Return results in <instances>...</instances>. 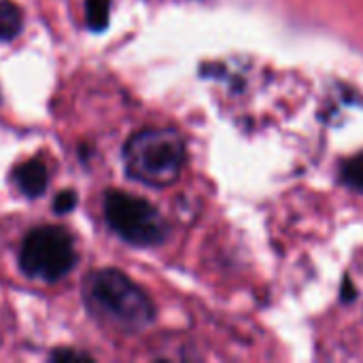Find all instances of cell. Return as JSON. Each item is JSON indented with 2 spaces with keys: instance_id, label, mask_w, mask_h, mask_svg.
I'll return each instance as SVG.
<instances>
[{
  "instance_id": "52a82bcc",
  "label": "cell",
  "mask_w": 363,
  "mask_h": 363,
  "mask_svg": "<svg viewBox=\"0 0 363 363\" xmlns=\"http://www.w3.org/2000/svg\"><path fill=\"white\" fill-rule=\"evenodd\" d=\"M85 17L89 30L94 32L106 30L111 17V0H85Z\"/></svg>"
},
{
  "instance_id": "ba28073f",
  "label": "cell",
  "mask_w": 363,
  "mask_h": 363,
  "mask_svg": "<svg viewBox=\"0 0 363 363\" xmlns=\"http://www.w3.org/2000/svg\"><path fill=\"white\" fill-rule=\"evenodd\" d=\"M342 177H345V181H347L351 187L363 191V153L362 155H357L355 160H351V162L345 166Z\"/></svg>"
},
{
  "instance_id": "5b68a950",
  "label": "cell",
  "mask_w": 363,
  "mask_h": 363,
  "mask_svg": "<svg viewBox=\"0 0 363 363\" xmlns=\"http://www.w3.org/2000/svg\"><path fill=\"white\" fill-rule=\"evenodd\" d=\"M15 183L26 194L28 198H38L45 194L47 183H49V172L47 166L40 160H28L17 166L15 170Z\"/></svg>"
},
{
  "instance_id": "9c48e42d",
  "label": "cell",
  "mask_w": 363,
  "mask_h": 363,
  "mask_svg": "<svg viewBox=\"0 0 363 363\" xmlns=\"http://www.w3.org/2000/svg\"><path fill=\"white\" fill-rule=\"evenodd\" d=\"M77 202H79V200H77V194H74L72 189H66V191H60V194H57V198L53 200V208H55V213L66 215V213L74 211Z\"/></svg>"
},
{
  "instance_id": "30bf717a",
  "label": "cell",
  "mask_w": 363,
  "mask_h": 363,
  "mask_svg": "<svg viewBox=\"0 0 363 363\" xmlns=\"http://www.w3.org/2000/svg\"><path fill=\"white\" fill-rule=\"evenodd\" d=\"M51 359H55V362H68V359H79V362H83V359H89L85 353H79V351H68V349H62V351H55V353H51Z\"/></svg>"
},
{
  "instance_id": "3957f363",
  "label": "cell",
  "mask_w": 363,
  "mask_h": 363,
  "mask_svg": "<svg viewBox=\"0 0 363 363\" xmlns=\"http://www.w3.org/2000/svg\"><path fill=\"white\" fill-rule=\"evenodd\" d=\"M77 262L72 238L66 230L43 225L32 230L19 251V266L30 279L55 283L64 279Z\"/></svg>"
},
{
  "instance_id": "277c9868",
  "label": "cell",
  "mask_w": 363,
  "mask_h": 363,
  "mask_svg": "<svg viewBox=\"0 0 363 363\" xmlns=\"http://www.w3.org/2000/svg\"><path fill=\"white\" fill-rule=\"evenodd\" d=\"M104 217L113 232L134 247H155L166 240L168 228L155 206L125 191H108Z\"/></svg>"
},
{
  "instance_id": "7a4b0ae2",
  "label": "cell",
  "mask_w": 363,
  "mask_h": 363,
  "mask_svg": "<svg viewBox=\"0 0 363 363\" xmlns=\"http://www.w3.org/2000/svg\"><path fill=\"white\" fill-rule=\"evenodd\" d=\"M123 164L132 179L149 187H168L179 179L185 164L183 138L170 128L140 130L128 140Z\"/></svg>"
},
{
  "instance_id": "8992f818",
  "label": "cell",
  "mask_w": 363,
  "mask_h": 363,
  "mask_svg": "<svg viewBox=\"0 0 363 363\" xmlns=\"http://www.w3.org/2000/svg\"><path fill=\"white\" fill-rule=\"evenodd\" d=\"M21 9L11 0H0V40H11L21 32Z\"/></svg>"
},
{
  "instance_id": "6da1fadb",
  "label": "cell",
  "mask_w": 363,
  "mask_h": 363,
  "mask_svg": "<svg viewBox=\"0 0 363 363\" xmlns=\"http://www.w3.org/2000/svg\"><path fill=\"white\" fill-rule=\"evenodd\" d=\"M83 302L100 323L125 334L143 332L155 317L145 291L113 268L94 270L85 279Z\"/></svg>"
}]
</instances>
